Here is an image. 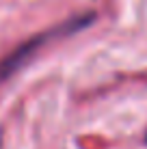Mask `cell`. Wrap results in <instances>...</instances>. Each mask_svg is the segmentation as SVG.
<instances>
[{
  "label": "cell",
  "instance_id": "1",
  "mask_svg": "<svg viewBox=\"0 0 147 149\" xmlns=\"http://www.w3.org/2000/svg\"><path fill=\"white\" fill-rule=\"evenodd\" d=\"M93 19H95V13H80L78 17L69 19V22H63V24H59V26H54L50 30H43L41 35H35V37L28 39L26 43H22L20 48H15L7 58L0 61V80L9 78V76H13L17 69H22L24 65L33 58V54H37L45 43H52V41L65 37V35L78 33V30H82L84 26H89Z\"/></svg>",
  "mask_w": 147,
  "mask_h": 149
},
{
  "label": "cell",
  "instance_id": "2",
  "mask_svg": "<svg viewBox=\"0 0 147 149\" xmlns=\"http://www.w3.org/2000/svg\"><path fill=\"white\" fill-rule=\"evenodd\" d=\"M145 141H147V136H145Z\"/></svg>",
  "mask_w": 147,
  "mask_h": 149
}]
</instances>
